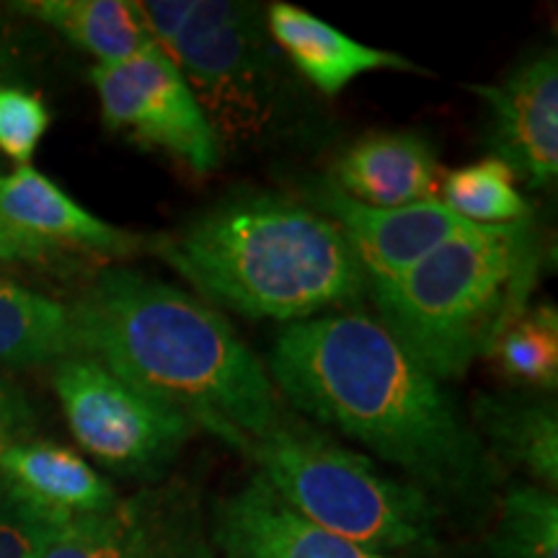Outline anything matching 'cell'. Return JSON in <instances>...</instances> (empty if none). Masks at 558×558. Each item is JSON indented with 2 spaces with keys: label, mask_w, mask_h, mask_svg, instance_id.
Here are the masks:
<instances>
[{
  "label": "cell",
  "mask_w": 558,
  "mask_h": 558,
  "mask_svg": "<svg viewBox=\"0 0 558 558\" xmlns=\"http://www.w3.org/2000/svg\"><path fill=\"white\" fill-rule=\"evenodd\" d=\"M267 373L300 414L339 429L418 484L465 492L484 450L442 383L378 318L333 311L279 331Z\"/></svg>",
  "instance_id": "1"
},
{
  "label": "cell",
  "mask_w": 558,
  "mask_h": 558,
  "mask_svg": "<svg viewBox=\"0 0 558 558\" xmlns=\"http://www.w3.org/2000/svg\"><path fill=\"white\" fill-rule=\"evenodd\" d=\"M78 352L173 403L222 442L259 435L282 411L267 365L205 300L111 267L70 305Z\"/></svg>",
  "instance_id": "2"
},
{
  "label": "cell",
  "mask_w": 558,
  "mask_h": 558,
  "mask_svg": "<svg viewBox=\"0 0 558 558\" xmlns=\"http://www.w3.org/2000/svg\"><path fill=\"white\" fill-rule=\"evenodd\" d=\"M153 251L209 303L251 320L290 326L354 305L367 290L337 222L269 192L215 202Z\"/></svg>",
  "instance_id": "3"
},
{
  "label": "cell",
  "mask_w": 558,
  "mask_h": 558,
  "mask_svg": "<svg viewBox=\"0 0 558 558\" xmlns=\"http://www.w3.org/2000/svg\"><path fill=\"white\" fill-rule=\"evenodd\" d=\"M541 264L530 218L469 226L399 279L373 284L380 324L437 380L458 378L527 311Z\"/></svg>",
  "instance_id": "4"
},
{
  "label": "cell",
  "mask_w": 558,
  "mask_h": 558,
  "mask_svg": "<svg viewBox=\"0 0 558 558\" xmlns=\"http://www.w3.org/2000/svg\"><path fill=\"white\" fill-rule=\"evenodd\" d=\"M292 512L380 554H435L437 509L418 486L386 476L360 452L288 409L259 435L228 445Z\"/></svg>",
  "instance_id": "5"
},
{
  "label": "cell",
  "mask_w": 558,
  "mask_h": 558,
  "mask_svg": "<svg viewBox=\"0 0 558 558\" xmlns=\"http://www.w3.org/2000/svg\"><path fill=\"white\" fill-rule=\"evenodd\" d=\"M160 50L184 75L222 150L256 148L288 122V81L256 3L194 0Z\"/></svg>",
  "instance_id": "6"
},
{
  "label": "cell",
  "mask_w": 558,
  "mask_h": 558,
  "mask_svg": "<svg viewBox=\"0 0 558 558\" xmlns=\"http://www.w3.org/2000/svg\"><path fill=\"white\" fill-rule=\"evenodd\" d=\"M52 383L73 437L114 473L158 476L197 432L184 411L132 386L90 354L54 362Z\"/></svg>",
  "instance_id": "7"
},
{
  "label": "cell",
  "mask_w": 558,
  "mask_h": 558,
  "mask_svg": "<svg viewBox=\"0 0 558 558\" xmlns=\"http://www.w3.org/2000/svg\"><path fill=\"white\" fill-rule=\"evenodd\" d=\"M90 81L109 132L145 150L166 153L199 179L222 163L226 150L218 135L184 75L158 45L120 62H96Z\"/></svg>",
  "instance_id": "8"
},
{
  "label": "cell",
  "mask_w": 558,
  "mask_h": 558,
  "mask_svg": "<svg viewBox=\"0 0 558 558\" xmlns=\"http://www.w3.org/2000/svg\"><path fill=\"white\" fill-rule=\"evenodd\" d=\"M37 558H218L197 488L160 484L107 512L58 522Z\"/></svg>",
  "instance_id": "9"
},
{
  "label": "cell",
  "mask_w": 558,
  "mask_h": 558,
  "mask_svg": "<svg viewBox=\"0 0 558 558\" xmlns=\"http://www.w3.org/2000/svg\"><path fill=\"white\" fill-rule=\"evenodd\" d=\"M486 104V148L530 190L558 177V58L543 50L494 86H471Z\"/></svg>",
  "instance_id": "10"
},
{
  "label": "cell",
  "mask_w": 558,
  "mask_h": 558,
  "mask_svg": "<svg viewBox=\"0 0 558 558\" xmlns=\"http://www.w3.org/2000/svg\"><path fill=\"white\" fill-rule=\"evenodd\" d=\"M311 202L344 233L369 288L393 282L452 233L473 226L437 199L409 207H367L344 197L329 181L311 192Z\"/></svg>",
  "instance_id": "11"
},
{
  "label": "cell",
  "mask_w": 558,
  "mask_h": 558,
  "mask_svg": "<svg viewBox=\"0 0 558 558\" xmlns=\"http://www.w3.org/2000/svg\"><path fill=\"white\" fill-rule=\"evenodd\" d=\"M207 530L218 558H403L313 525L259 476L243 481L215 505Z\"/></svg>",
  "instance_id": "12"
},
{
  "label": "cell",
  "mask_w": 558,
  "mask_h": 558,
  "mask_svg": "<svg viewBox=\"0 0 558 558\" xmlns=\"http://www.w3.org/2000/svg\"><path fill=\"white\" fill-rule=\"evenodd\" d=\"M329 184L367 207H409L435 202L437 153L416 132H373L331 166Z\"/></svg>",
  "instance_id": "13"
},
{
  "label": "cell",
  "mask_w": 558,
  "mask_h": 558,
  "mask_svg": "<svg viewBox=\"0 0 558 558\" xmlns=\"http://www.w3.org/2000/svg\"><path fill=\"white\" fill-rule=\"evenodd\" d=\"M0 218L60 251L68 246L90 254L132 256L143 246L140 235L90 215L34 166L0 173Z\"/></svg>",
  "instance_id": "14"
},
{
  "label": "cell",
  "mask_w": 558,
  "mask_h": 558,
  "mask_svg": "<svg viewBox=\"0 0 558 558\" xmlns=\"http://www.w3.org/2000/svg\"><path fill=\"white\" fill-rule=\"evenodd\" d=\"M264 24L277 50L288 54L298 73L329 99L373 70L427 73L401 54L360 45L337 26L326 24L298 5L271 3L269 11H264Z\"/></svg>",
  "instance_id": "15"
},
{
  "label": "cell",
  "mask_w": 558,
  "mask_h": 558,
  "mask_svg": "<svg viewBox=\"0 0 558 558\" xmlns=\"http://www.w3.org/2000/svg\"><path fill=\"white\" fill-rule=\"evenodd\" d=\"M0 481L54 522L107 512L120 499L78 452L47 439H19L0 452Z\"/></svg>",
  "instance_id": "16"
},
{
  "label": "cell",
  "mask_w": 558,
  "mask_h": 558,
  "mask_svg": "<svg viewBox=\"0 0 558 558\" xmlns=\"http://www.w3.org/2000/svg\"><path fill=\"white\" fill-rule=\"evenodd\" d=\"M473 418L507 463L538 486H558V407L541 393H478Z\"/></svg>",
  "instance_id": "17"
},
{
  "label": "cell",
  "mask_w": 558,
  "mask_h": 558,
  "mask_svg": "<svg viewBox=\"0 0 558 558\" xmlns=\"http://www.w3.org/2000/svg\"><path fill=\"white\" fill-rule=\"evenodd\" d=\"M26 16L52 26L96 62H120L148 50L150 39L140 3L132 0H29L13 3Z\"/></svg>",
  "instance_id": "18"
},
{
  "label": "cell",
  "mask_w": 558,
  "mask_h": 558,
  "mask_svg": "<svg viewBox=\"0 0 558 558\" xmlns=\"http://www.w3.org/2000/svg\"><path fill=\"white\" fill-rule=\"evenodd\" d=\"M78 354L73 311L24 284L0 279V367H37Z\"/></svg>",
  "instance_id": "19"
},
{
  "label": "cell",
  "mask_w": 558,
  "mask_h": 558,
  "mask_svg": "<svg viewBox=\"0 0 558 558\" xmlns=\"http://www.w3.org/2000/svg\"><path fill=\"white\" fill-rule=\"evenodd\" d=\"M486 558H558V499L538 484L509 488L486 538Z\"/></svg>",
  "instance_id": "20"
},
{
  "label": "cell",
  "mask_w": 558,
  "mask_h": 558,
  "mask_svg": "<svg viewBox=\"0 0 558 558\" xmlns=\"http://www.w3.org/2000/svg\"><path fill=\"white\" fill-rule=\"evenodd\" d=\"M442 205L473 226H509L530 218V202L518 190V179L497 158L450 171L442 181Z\"/></svg>",
  "instance_id": "21"
},
{
  "label": "cell",
  "mask_w": 558,
  "mask_h": 558,
  "mask_svg": "<svg viewBox=\"0 0 558 558\" xmlns=\"http://www.w3.org/2000/svg\"><path fill=\"white\" fill-rule=\"evenodd\" d=\"M492 360L501 378L520 386L556 390L558 383V311L554 303L525 311L494 344Z\"/></svg>",
  "instance_id": "22"
},
{
  "label": "cell",
  "mask_w": 558,
  "mask_h": 558,
  "mask_svg": "<svg viewBox=\"0 0 558 558\" xmlns=\"http://www.w3.org/2000/svg\"><path fill=\"white\" fill-rule=\"evenodd\" d=\"M52 114L45 99L34 90L0 83V153L29 166L41 137L50 130Z\"/></svg>",
  "instance_id": "23"
},
{
  "label": "cell",
  "mask_w": 558,
  "mask_h": 558,
  "mask_svg": "<svg viewBox=\"0 0 558 558\" xmlns=\"http://www.w3.org/2000/svg\"><path fill=\"white\" fill-rule=\"evenodd\" d=\"M54 525L0 481V558H37Z\"/></svg>",
  "instance_id": "24"
},
{
  "label": "cell",
  "mask_w": 558,
  "mask_h": 558,
  "mask_svg": "<svg viewBox=\"0 0 558 558\" xmlns=\"http://www.w3.org/2000/svg\"><path fill=\"white\" fill-rule=\"evenodd\" d=\"M62 251L47 246L32 235L11 228L0 218V264H50L60 259Z\"/></svg>",
  "instance_id": "25"
},
{
  "label": "cell",
  "mask_w": 558,
  "mask_h": 558,
  "mask_svg": "<svg viewBox=\"0 0 558 558\" xmlns=\"http://www.w3.org/2000/svg\"><path fill=\"white\" fill-rule=\"evenodd\" d=\"M29 427V407L16 390L0 383V452L19 442Z\"/></svg>",
  "instance_id": "26"
},
{
  "label": "cell",
  "mask_w": 558,
  "mask_h": 558,
  "mask_svg": "<svg viewBox=\"0 0 558 558\" xmlns=\"http://www.w3.org/2000/svg\"><path fill=\"white\" fill-rule=\"evenodd\" d=\"M11 68V47H9V37H5V26L0 21V81L5 78Z\"/></svg>",
  "instance_id": "27"
}]
</instances>
